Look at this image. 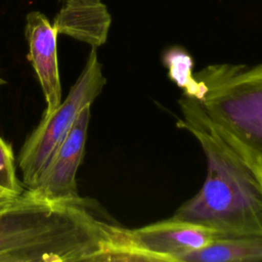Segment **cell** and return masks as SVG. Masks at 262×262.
Listing matches in <instances>:
<instances>
[{"instance_id": "obj_1", "label": "cell", "mask_w": 262, "mask_h": 262, "mask_svg": "<svg viewBox=\"0 0 262 262\" xmlns=\"http://www.w3.org/2000/svg\"><path fill=\"white\" fill-rule=\"evenodd\" d=\"M123 229L95 200L49 201L26 189L0 209V262L116 261Z\"/></svg>"}, {"instance_id": "obj_2", "label": "cell", "mask_w": 262, "mask_h": 262, "mask_svg": "<svg viewBox=\"0 0 262 262\" xmlns=\"http://www.w3.org/2000/svg\"><path fill=\"white\" fill-rule=\"evenodd\" d=\"M194 76L200 99H178L181 115L205 126L244 165L262 192V63L208 64Z\"/></svg>"}, {"instance_id": "obj_3", "label": "cell", "mask_w": 262, "mask_h": 262, "mask_svg": "<svg viewBox=\"0 0 262 262\" xmlns=\"http://www.w3.org/2000/svg\"><path fill=\"white\" fill-rule=\"evenodd\" d=\"M176 126L200 143L207 175L199 192L171 217L204 225L221 236L262 235V192L249 171L198 121L181 115Z\"/></svg>"}, {"instance_id": "obj_4", "label": "cell", "mask_w": 262, "mask_h": 262, "mask_svg": "<svg viewBox=\"0 0 262 262\" xmlns=\"http://www.w3.org/2000/svg\"><path fill=\"white\" fill-rule=\"evenodd\" d=\"M105 83L96 48L92 47L79 78L71 87L66 99L52 114L43 116L18 154L17 165L27 188L36 183L41 171L70 132L79 114L92 104Z\"/></svg>"}, {"instance_id": "obj_5", "label": "cell", "mask_w": 262, "mask_h": 262, "mask_svg": "<svg viewBox=\"0 0 262 262\" xmlns=\"http://www.w3.org/2000/svg\"><path fill=\"white\" fill-rule=\"evenodd\" d=\"M222 237L201 224L170 217L138 228H126L120 260L123 262H180L186 253Z\"/></svg>"}, {"instance_id": "obj_6", "label": "cell", "mask_w": 262, "mask_h": 262, "mask_svg": "<svg viewBox=\"0 0 262 262\" xmlns=\"http://www.w3.org/2000/svg\"><path fill=\"white\" fill-rule=\"evenodd\" d=\"M89 122L90 106H86L46 163L36 183L28 188L34 195L49 201L79 196L76 174L84 158Z\"/></svg>"}, {"instance_id": "obj_7", "label": "cell", "mask_w": 262, "mask_h": 262, "mask_svg": "<svg viewBox=\"0 0 262 262\" xmlns=\"http://www.w3.org/2000/svg\"><path fill=\"white\" fill-rule=\"evenodd\" d=\"M29 59L36 72L46 100L45 116L52 114L61 102V85L57 60V33L47 17L32 11L26 18Z\"/></svg>"}, {"instance_id": "obj_8", "label": "cell", "mask_w": 262, "mask_h": 262, "mask_svg": "<svg viewBox=\"0 0 262 262\" xmlns=\"http://www.w3.org/2000/svg\"><path fill=\"white\" fill-rule=\"evenodd\" d=\"M112 16L101 0H66L52 24L58 34L99 47L106 42Z\"/></svg>"}, {"instance_id": "obj_9", "label": "cell", "mask_w": 262, "mask_h": 262, "mask_svg": "<svg viewBox=\"0 0 262 262\" xmlns=\"http://www.w3.org/2000/svg\"><path fill=\"white\" fill-rule=\"evenodd\" d=\"M245 261H262V235L217 237L180 259V262Z\"/></svg>"}, {"instance_id": "obj_10", "label": "cell", "mask_w": 262, "mask_h": 262, "mask_svg": "<svg viewBox=\"0 0 262 262\" xmlns=\"http://www.w3.org/2000/svg\"><path fill=\"white\" fill-rule=\"evenodd\" d=\"M162 61L167 69L168 78L182 89V94L194 99L202 97L205 83L194 76L193 58L184 48L173 46L166 49Z\"/></svg>"}, {"instance_id": "obj_11", "label": "cell", "mask_w": 262, "mask_h": 262, "mask_svg": "<svg viewBox=\"0 0 262 262\" xmlns=\"http://www.w3.org/2000/svg\"><path fill=\"white\" fill-rule=\"evenodd\" d=\"M0 187L14 195L21 194L25 189L16 176L15 158L11 145L0 136Z\"/></svg>"}, {"instance_id": "obj_12", "label": "cell", "mask_w": 262, "mask_h": 262, "mask_svg": "<svg viewBox=\"0 0 262 262\" xmlns=\"http://www.w3.org/2000/svg\"><path fill=\"white\" fill-rule=\"evenodd\" d=\"M18 196V195H17ZM17 196H13V198H6V199H0V209L10 205L11 203H13V201L17 198Z\"/></svg>"}, {"instance_id": "obj_13", "label": "cell", "mask_w": 262, "mask_h": 262, "mask_svg": "<svg viewBox=\"0 0 262 262\" xmlns=\"http://www.w3.org/2000/svg\"><path fill=\"white\" fill-rule=\"evenodd\" d=\"M13 196H17V195H14V194H12V193H10V192H8V191H6V190H4V189H2V188L0 187V199L13 198Z\"/></svg>"}]
</instances>
